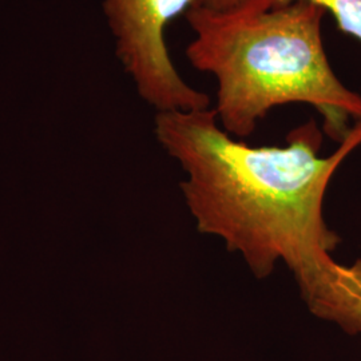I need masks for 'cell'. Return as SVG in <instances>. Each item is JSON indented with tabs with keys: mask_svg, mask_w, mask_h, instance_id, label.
Returning <instances> with one entry per match:
<instances>
[{
	"mask_svg": "<svg viewBox=\"0 0 361 361\" xmlns=\"http://www.w3.org/2000/svg\"><path fill=\"white\" fill-rule=\"evenodd\" d=\"M317 4L297 0L273 8L257 0L214 11L194 6L190 65L217 79L214 111L228 134L245 138L271 109L307 104L323 116V131L341 143L361 119V95L337 78L324 49Z\"/></svg>",
	"mask_w": 361,
	"mask_h": 361,
	"instance_id": "obj_2",
	"label": "cell"
},
{
	"mask_svg": "<svg viewBox=\"0 0 361 361\" xmlns=\"http://www.w3.org/2000/svg\"><path fill=\"white\" fill-rule=\"evenodd\" d=\"M116 54L140 97L158 111L210 109V98L182 78L169 55L165 31L200 0H104Z\"/></svg>",
	"mask_w": 361,
	"mask_h": 361,
	"instance_id": "obj_3",
	"label": "cell"
},
{
	"mask_svg": "<svg viewBox=\"0 0 361 361\" xmlns=\"http://www.w3.org/2000/svg\"><path fill=\"white\" fill-rule=\"evenodd\" d=\"M298 290L313 314L361 334V258L350 265L331 258Z\"/></svg>",
	"mask_w": 361,
	"mask_h": 361,
	"instance_id": "obj_4",
	"label": "cell"
},
{
	"mask_svg": "<svg viewBox=\"0 0 361 361\" xmlns=\"http://www.w3.org/2000/svg\"><path fill=\"white\" fill-rule=\"evenodd\" d=\"M267 8L288 4L297 0H257ZM317 4L335 18L338 30L361 42V0H305Z\"/></svg>",
	"mask_w": 361,
	"mask_h": 361,
	"instance_id": "obj_5",
	"label": "cell"
},
{
	"mask_svg": "<svg viewBox=\"0 0 361 361\" xmlns=\"http://www.w3.org/2000/svg\"><path fill=\"white\" fill-rule=\"evenodd\" d=\"M155 135L186 171L180 189L198 232L219 237L257 280L279 262L304 284L332 258L338 235L324 217L329 183L361 146V119L335 153L320 157L314 119L285 146H250L219 125L214 109L158 111Z\"/></svg>",
	"mask_w": 361,
	"mask_h": 361,
	"instance_id": "obj_1",
	"label": "cell"
},
{
	"mask_svg": "<svg viewBox=\"0 0 361 361\" xmlns=\"http://www.w3.org/2000/svg\"><path fill=\"white\" fill-rule=\"evenodd\" d=\"M244 0H200L198 6H202L205 8L214 10V11H224L238 6Z\"/></svg>",
	"mask_w": 361,
	"mask_h": 361,
	"instance_id": "obj_6",
	"label": "cell"
}]
</instances>
